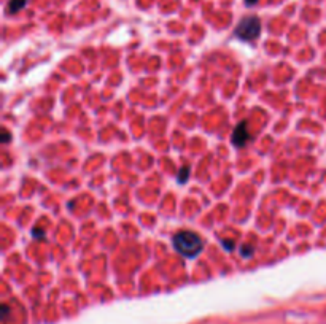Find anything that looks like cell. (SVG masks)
<instances>
[{"instance_id": "obj_1", "label": "cell", "mask_w": 326, "mask_h": 324, "mask_svg": "<svg viewBox=\"0 0 326 324\" xmlns=\"http://www.w3.org/2000/svg\"><path fill=\"white\" fill-rule=\"evenodd\" d=\"M172 245H174L175 251H178L185 258H196L204 248L202 238L196 232L191 231H180L174 235L172 238Z\"/></svg>"}, {"instance_id": "obj_2", "label": "cell", "mask_w": 326, "mask_h": 324, "mask_svg": "<svg viewBox=\"0 0 326 324\" xmlns=\"http://www.w3.org/2000/svg\"><path fill=\"white\" fill-rule=\"evenodd\" d=\"M261 34V19L258 16H245L235 25L234 35L242 42H253Z\"/></svg>"}, {"instance_id": "obj_3", "label": "cell", "mask_w": 326, "mask_h": 324, "mask_svg": "<svg viewBox=\"0 0 326 324\" xmlns=\"http://www.w3.org/2000/svg\"><path fill=\"white\" fill-rule=\"evenodd\" d=\"M250 138L252 137H250V130H248V123L247 121H242V123L235 126V129L233 132V145L237 146V148H244Z\"/></svg>"}, {"instance_id": "obj_4", "label": "cell", "mask_w": 326, "mask_h": 324, "mask_svg": "<svg viewBox=\"0 0 326 324\" xmlns=\"http://www.w3.org/2000/svg\"><path fill=\"white\" fill-rule=\"evenodd\" d=\"M191 175V167L189 165H183V167L178 170V176H177V181L180 184H185L188 181V178Z\"/></svg>"}, {"instance_id": "obj_5", "label": "cell", "mask_w": 326, "mask_h": 324, "mask_svg": "<svg viewBox=\"0 0 326 324\" xmlns=\"http://www.w3.org/2000/svg\"><path fill=\"white\" fill-rule=\"evenodd\" d=\"M25 3H27V0H10L8 2V13H18L21 11Z\"/></svg>"}, {"instance_id": "obj_6", "label": "cell", "mask_w": 326, "mask_h": 324, "mask_svg": "<svg viewBox=\"0 0 326 324\" xmlns=\"http://www.w3.org/2000/svg\"><path fill=\"white\" fill-rule=\"evenodd\" d=\"M253 251H255V246L245 245L244 248H242V256H244V258H250L252 254H253Z\"/></svg>"}, {"instance_id": "obj_7", "label": "cell", "mask_w": 326, "mask_h": 324, "mask_svg": "<svg viewBox=\"0 0 326 324\" xmlns=\"http://www.w3.org/2000/svg\"><path fill=\"white\" fill-rule=\"evenodd\" d=\"M32 237L34 238H45V231H42V229H34V231H32Z\"/></svg>"}, {"instance_id": "obj_8", "label": "cell", "mask_w": 326, "mask_h": 324, "mask_svg": "<svg viewBox=\"0 0 326 324\" xmlns=\"http://www.w3.org/2000/svg\"><path fill=\"white\" fill-rule=\"evenodd\" d=\"M221 243H223V246H225L228 251H233V250H234V241H228V240H223Z\"/></svg>"}, {"instance_id": "obj_9", "label": "cell", "mask_w": 326, "mask_h": 324, "mask_svg": "<svg viewBox=\"0 0 326 324\" xmlns=\"http://www.w3.org/2000/svg\"><path fill=\"white\" fill-rule=\"evenodd\" d=\"M3 143H8L10 142V132L8 130H3Z\"/></svg>"}, {"instance_id": "obj_10", "label": "cell", "mask_w": 326, "mask_h": 324, "mask_svg": "<svg viewBox=\"0 0 326 324\" xmlns=\"http://www.w3.org/2000/svg\"><path fill=\"white\" fill-rule=\"evenodd\" d=\"M255 3H258V0H245V5H247V6H252V5H255Z\"/></svg>"}, {"instance_id": "obj_11", "label": "cell", "mask_w": 326, "mask_h": 324, "mask_svg": "<svg viewBox=\"0 0 326 324\" xmlns=\"http://www.w3.org/2000/svg\"><path fill=\"white\" fill-rule=\"evenodd\" d=\"M6 315H8V307L3 305V318H6Z\"/></svg>"}]
</instances>
